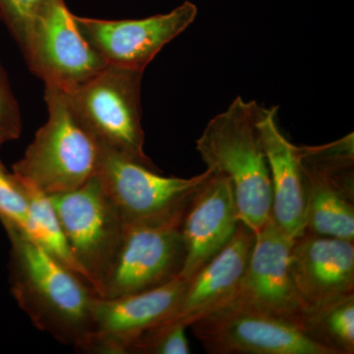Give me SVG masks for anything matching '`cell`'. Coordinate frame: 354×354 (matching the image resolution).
I'll return each instance as SVG.
<instances>
[{
  "label": "cell",
  "instance_id": "52a82bcc",
  "mask_svg": "<svg viewBox=\"0 0 354 354\" xmlns=\"http://www.w3.org/2000/svg\"><path fill=\"white\" fill-rule=\"evenodd\" d=\"M306 188L305 232L354 241L353 133L320 146H298Z\"/></svg>",
  "mask_w": 354,
  "mask_h": 354
},
{
  "label": "cell",
  "instance_id": "8fae6325",
  "mask_svg": "<svg viewBox=\"0 0 354 354\" xmlns=\"http://www.w3.org/2000/svg\"><path fill=\"white\" fill-rule=\"evenodd\" d=\"M197 15V6L185 1L171 12L144 19L74 18L84 38L106 64L144 73L165 46L185 31Z\"/></svg>",
  "mask_w": 354,
  "mask_h": 354
},
{
  "label": "cell",
  "instance_id": "d6986e66",
  "mask_svg": "<svg viewBox=\"0 0 354 354\" xmlns=\"http://www.w3.org/2000/svg\"><path fill=\"white\" fill-rule=\"evenodd\" d=\"M19 179L27 197L28 207H29L26 236L43 247L44 250L48 251L53 257L88 283L82 270L70 252L64 230L50 196L37 189L32 184Z\"/></svg>",
  "mask_w": 354,
  "mask_h": 354
},
{
  "label": "cell",
  "instance_id": "30bf717a",
  "mask_svg": "<svg viewBox=\"0 0 354 354\" xmlns=\"http://www.w3.org/2000/svg\"><path fill=\"white\" fill-rule=\"evenodd\" d=\"M21 50L35 75L64 91L109 65L84 38L64 0H50Z\"/></svg>",
  "mask_w": 354,
  "mask_h": 354
},
{
  "label": "cell",
  "instance_id": "44dd1931",
  "mask_svg": "<svg viewBox=\"0 0 354 354\" xmlns=\"http://www.w3.org/2000/svg\"><path fill=\"white\" fill-rule=\"evenodd\" d=\"M50 0H0V16L22 48Z\"/></svg>",
  "mask_w": 354,
  "mask_h": 354
},
{
  "label": "cell",
  "instance_id": "7a4b0ae2",
  "mask_svg": "<svg viewBox=\"0 0 354 354\" xmlns=\"http://www.w3.org/2000/svg\"><path fill=\"white\" fill-rule=\"evenodd\" d=\"M261 106L237 97L209 121L196 148L207 169L227 177L241 223L257 232L272 218L269 165L258 127Z\"/></svg>",
  "mask_w": 354,
  "mask_h": 354
},
{
  "label": "cell",
  "instance_id": "6da1fadb",
  "mask_svg": "<svg viewBox=\"0 0 354 354\" xmlns=\"http://www.w3.org/2000/svg\"><path fill=\"white\" fill-rule=\"evenodd\" d=\"M10 241L11 293L32 325L81 351L92 327V286L17 230Z\"/></svg>",
  "mask_w": 354,
  "mask_h": 354
},
{
  "label": "cell",
  "instance_id": "e0dca14e",
  "mask_svg": "<svg viewBox=\"0 0 354 354\" xmlns=\"http://www.w3.org/2000/svg\"><path fill=\"white\" fill-rule=\"evenodd\" d=\"M279 106H261L258 127L269 165L272 184V218L290 239L306 228V188L300 167L298 146L279 128Z\"/></svg>",
  "mask_w": 354,
  "mask_h": 354
},
{
  "label": "cell",
  "instance_id": "ffe728a7",
  "mask_svg": "<svg viewBox=\"0 0 354 354\" xmlns=\"http://www.w3.org/2000/svg\"><path fill=\"white\" fill-rule=\"evenodd\" d=\"M29 207L22 183L0 160V221L6 230L26 235Z\"/></svg>",
  "mask_w": 354,
  "mask_h": 354
},
{
  "label": "cell",
  "instance_id": "277c9868",
  "mask_svg": "<svg viewBox=\"0 0 354 354\" xmlns=\"http://www.w3.org/2000/svg\"><path fill=\"white\" fill-rule=\"evenodd\" d=\"M142 77L143 72L108 65L64 93L77 118L102 148L160 171L144 150Z\"/></svg>",
  "mask_w": 354,
  "mask_h": 354
},
{
  "label": "cell",
  "instance_id": "2e32d148",
  "mask_svg": "<svg viewBox=\"0 0 354 354\" xmlns=\"http://www.w3.org/2000/svg\"><path fill=\"white\" fill-rule=\"evenodd\" d=\"M290 269L306 310L354 293V244L304 232L293 239Z\"/></svg>",
  "mask_w": 354,
  "mask_h": 354
},
{
  "label": "cell",
  "instance_id": "cb8c5ba5",
  "mask_svg": "<svg viewBox=\"0 0 354 354\" xmlns=\"http://www.w3.org/2000/svg\"><path fill=\"white\" fill-rule=\"evenodd\" d=\"M2 145H0V147H1Z\"/></svg>",
  "mask_w": 354,
  "mask_h": 354
},
{
  "label": "cell",
  "instance_id": "7c38bea8",
  "mask_svg": "<svg viewBox=\"0 0 354 354\" xmlns=\"http://www.w3.org/2000/svg\"><path fill=\"white\" fill-rule=\"evenodd\" d=\"M292 243L293 239L272 218L264 227L255 232L245 271L227 305L259 310L300 327L304 307L291 274Z\"/></svg>",
  "mask_w": 354,
  "mask_h": 354
},
{
  "label": "cell",
  "instance_id": "7402d4cb",
  "mask_svg": "<svg viewBox=\"0 0 354 354\" xmlns=\"http://www.w3.org/2000/svg\"><path fill=\"white\" fill-rule=\"evenodd\" d=\"M184 326L153 328L130 348L133 354H189V342Z\"/></svg>",
  "mask_w": 354,
  "mask_h": 354
},
{
  "label": "cell",
  "instance_id": "3957f363",
  "mask_svg": "<svg viewBox=\"0 0 354 354\" xmlns=\"http://www.w3.org/2000/svg\"><path fill=\"white\" fill-rule=\"evenodd\" d=\"M48 118L13 174L48 196L81 187L97 174L102 147L84 127L62 88L46 85Z\"/></svg>",
  "mask_w": 354,
  "mask_h": 354
},
{
  "label": "cell",
  "instance_id": "ba28073f",
  "mask_svg": "<svg viewBox=\"0 0 354 354\" xmlns=\"http://www.w3.org/2000/svg\"><path fill=\"white\" fill-rule=\"evenodd\" d=\"M211 174L207 169L189 178L164 176L160 171L102 147L95 176L125 223H131L162 218L183 209Z\"/></svg>",
  "mask_w": 354,
  "mask_h": 354
},
{
  "label": "cell",
  "instance_id": "ac0fdd59",
  "mask_svg": "<svg viewBox=\"0 0 354 354\" xmlns=\"http://www.w3.org/2000/svg\"><path fill=\"white\" fill-rule=\"evenodd\" d=\"M300 328L330 354H353L354 293L306 310Z\"/></svg>",
  "mask_w": 354,
  "mask_h": 354
},
{
  "label": "cell",
  "instance_id": "8992f818",
  "mask_svg": "<svg viewBox=\"0 0 354 354\" xmlns=\"http://www.w3.org/2000/svg\"><path fill=\"white\" fill-rule=\"evenodd\" d=\"M188 205L171 215L125 223L111 274L97 297H118L169 283L183 271V221Z\"/></svg>",
  "mask_w": 354,
  "mask_h": 354
},
{
  "label": "cell",
  "instance_id": "4fadbf2b",
  "mask_svg": "<svg viewBox=\"0 0 354 354\" xmlns=\"http://www.w3.org/2000/svg\"><path fill=\"white\" fill-rule=\"evenodd\" d=\"M180 277L165 285L118 297L95 295L92 327L83 353L128 354L142 335L162 323L174 309L185 288Z\"/></svg>",
  "mask_w": 354,
  "mask_h": 354
},
{
  "label": "cell",
  "instance_id": "603a6c76",
  "mask_svg": "<svg viewBox=\"0 0 354 354\" xmlns=\"http://www.w3.org/2000/svg\"><path fill=\"white\" fill-rule=\"evenodd\" d=\"M22 121L19 106L14 97L6 72L0 65V145L19 138Z\"/></svg>",
  "mask_w": 354,
  "mask_h": 354
},
{
  "label": "cell",
  "instance_id": "9a60e30c",
  "mask_svg": "<svg viewBox=\"0 0 354 354\" xmlns=\"http://www.w3.org/2000/svg\"><path fill=\"white\" fill-rule=\"evenodd\" d=\"M254 241L255 232L241 221L225 248L186 281L183 295L169 316L153 328H189L225 306L239 288Z\"/></svg>",
  "mask_w": 354,
  "mask_h": 354
},
{
  "label": "cell",
  "instance_id": "5bb4252c",
  "mask_svg": "<svg viewBox=\"0 0 354 354\" xmlns=\"http://www.w3.org/2000/svg\"><path fill=\"white\" fill-rule=\"evenodd\" d=\"M241 223L234 188L227 177L214 174L188 204L183 221L185 260L179 277L187 281L225 248Z\"/></svg>",
  "mask_w": 354,
  "mask_h": 354
},
{
  "label": "cell",
  "instance_id": "9c48e42d",
  "mask_svg": "<svg viewBox=\"0 0 354 354\" xmlns=\"http://www.w3.org/2000/svg\"><path fill=\"white\" fill-rule=\"evenodd\" d=\"M189 328L212 354H330L297 324L259 310L227 305Z\"/></svg>",
  "mask_w": 354,
  "mask_h": 354
},
{
  "label": "cell",
  "instance_id": "5b68a950",
  "mask_svg": "<svg viewBox=\"0 0 354 354\" xmlns=\"http://www.w3.org/2000/svg\"><path fill=\"white\" fill-rule=\"evenodd\" d=\"M50 198L70 252L97 295L115 262L125 221L97 176L75 190Z\"/></svg>",
  "mask_w": 354,
  "mask_h": 354
}]
</instances>
